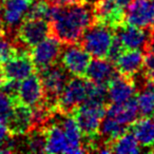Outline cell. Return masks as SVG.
Returning a JSON list of instances; mask_svg holds the SVG:
<instances>
[{
  "mask_svg": "<svg viewBox=\"0 0 154 154\" xmlns=\"http://www.w3.org/2000/svg\"><path fill=\"white\" fill-rule=\"evenodd\" d=\"M134 133L139 146L150 148V151L154 149V116H145L137 118L130 126Z\"/></svg>",
  "mask_w": 154,
  "mask_h": 154,
  "instance_id": "22",
  "label": "cell"
},
{
  "mask_svg": "<svg viewBox=\"0 0 154 154\" xmlns=\"http://www.w3.org/2000/svg\"><path fill=\"white\" fill-rule=\"evenodd\" d=\"M29 50L30 49L22 48L17 52L16 55L2 63L8 79L20 82L36 72V68L34 66Z\"/></svg>",
  "mask_w": 154,
  "mask_h": 154,
  "instance_id": "12",
  "label": "cell"
},
{
  "mask_svg": "<svg viewBox=\"0 0 154 154\" xmlns=\"http://www.w3.org/2000/svg\"><path fill=\"white\" fill-rule=\"evenodd\" d=\"M16 103H17L16 99L0 91V120L1 122L8 124L14 112Z\"/></svg>",
  "mask_w": 154,
  "mask_h": 154,
  "instance_id": "26",
  "label": "cell"
},
{
  "mask_svg": "<svg viewBox=\"0 0 154 154\" xmlns=\"http://www.w3.org/2000/svg\"><path fill=\"white\" fill-rule=\"evenodd\" d=\"M35 0H2L0 14L2 26L7 32L15 34L16 29L23 20L28 10Z\"/></svg>",
  "mask_w": 154,
  "mask_h": 154,
  "instance_id": "10",
  "label": "cell"
},
{
  "mask_svg": "<svg viewBox=\"0 0 154 154\" xmlns=\"http://www.w3.org/2000/svg\"><path fill=\"white\" fill-rule=\"evenodd\" d=\"M114 34V29L94 22L85 31L78 43L93 58H107Z\"/></svg>",
  "mask_w": 154,
  "mask_h": 154,
  "instance_id": "3",
  "label": "cell"
},
{
  "mask_svg": "<svg viewBox=\"0 0 154 154\" xmlns=\"http://www.w3.org/2000/svg\"><path fill=\"white\" fill-rule=\"evenodd\" d=\"M92 56L78 42L63 45L60 55V63L72 76L85 77Z\"/></svg>",
  "mask_w": 154,
  "mask_h": 154,
  "instance_id": "8",
  "label": "cell"
},
{
  "mask_svg": "<svg viewBox=\"0 0 154 154\" xmlns=\"http://www.w3.org/2000/svg\"><path fill=\"white\" fill-rule=\"evenodd\" d=\"M91 7L95 23L108 26L114 30L126 23L125 9L115 0H96Z\"/></svg>",
  "mask_w": 154,
  "mask_h": 154,
  "instance_id": "9",
  "label": "cell"
},
{
  "mask_svg": "<svg viewBox=\"0 0 154 154\" xmlns=\"http://www.w3.org/2000/svg\"><path fill=\"white\" fill-rule=\"evenodd\" d=\"M7 126L13 137L28 134L34 129L32 108L17 103Z\"/></svg>",
  "mask_w": 154,
  "mask_h": 154,
  "instance_id": "18",
  "label": "cell"
},
{
  "mask_svg": "<svg viewBox=\"0 0 154 154\" xmlns=\"http://www.w3.org/2000/svg\"><path fill=\"white\" fill-rule=\"evenodd\" d=\"M50 35V22L39 18H23L15 32L17 41L28 49L41 42Z\"/></svg>",
  "mask_w": 154,
  "mask_h": 154,
  "instance_id": "6",
  "label": "cell"
},
{
  "mask_svg": "<svg viewBox=\"0 0 154 154\" xmlns=\"http://www.w3.org/2000/svg\"><path fill=\"white\" fill-rule=\"evenodd\" d=\"M145 63V53L141 50H124L114 62L119 74L135 77L141 72Z\"/></svg>",
  "mask_w": 154,
  "mask_h": 154,
  "instance_id": "19",
  "label": "cell"
},
{
  "mask_svg": "<svg viewBox=\"0 0 154 154\" xmlns=\"http://www.w3.org/2000/svg\"><path fill=\"white\" fill-rule=\"evenodd\" d=\"M26 135V147L33 153H43L45 149V136L42 128L33 129Z\"/></svg>",
  "mask_w": 154,
  "mask_h": 154,
  "instance_id": "25",
  "label": "cell"
},
{
  "mask_svg": "<svg viewBox=\"0 0 154 154\" xmlns=\"http://www.w3.org/2000/svg\"><path fill=\"white\" fill-rule=\"evenodd\" d=\"M115 34L125 50H141L143 52V48L149 36V29L125 23L115 29Z\"/></svg>",
  "mask_w": 154,
  "mask_h": 154,
  "instance_id": "16",
  "label": "cell"
},
{
  "mask_svg": "<svg viewBox=\"0 0 154 154\" xmlns=\"http://www.w3.org/2000/svg\"><path fill=\"white\" fill-rule=\"evenodd\" d=\"M108 100L110 103H122L134 97L138 91L135 77H128L117 74L110 80L107 86Z\"/></svg>",
  "mask_w": 154,
  "mask_h": 154,
  "instance_id": "13",
  "label": "cell"
},
{
  "mask_svg": "<svg viewBox=\"0 0 154 154\" xmlns=\"http://www.w3.org/2000/svg\"><path fill=\"white\" fill-rule=\"evenodd\" d=\"M59 114V113H58ZM59 124L61 125L64 133H66V139L69 141V145L71 148V153L78 154L87 152L85 147V141L82 138V134L80 132V129L77 125L75 118L71 114H59Z\"/></svg>",
  "mask_w": 154,
  "mask_h": 154,
  "instance_id": "21",
  "label": "cell"
},
{
  "mask_svg": "<svg viewBox=\"0 0 154 154\" xmlns=\"http://www.w3.org/2000/svg\"><path fill=\"white\" fill-rule=\"evenodd\" d=\"M116 74L115 64L108 58H93L87 68L85 78L95 85L108 86Z\"/></svg>",
  "mask_w": 154,
  "mask_h": 154,
  "instance_id": "15",
  "label": "cell"
},
{
  "mask_svg": "<svg viewBox=\"0 0 154 154\" xmlns=\"http://www.w3.org/2000/svg\"><path fill=\"white\" fill-rule=\"evenodd\" d=\"M7 76H5V70H3V66L2 63H0V87L2 86L5 82H7Z\"/></svg>",
  "mask_w": 154,
  "mask_h": 154,
  "instance_id": "30",
  "label": "cell"
},
{
  "mask_svg": "<svg viewBox=\"0 0 154 154\" xmlns=\"http://www.w3.org/2000/svg\"><path fill=\"white\" fill-rule=\"evenodd\" d=\"M45 100V90L37 72L20 80L17 91V103L34 108Z\"/></svg>",
  "mask_w": 154,
  "mask_h": 154,
  "instance_id": "11",
  "label": "cell"
},
{
  "mask_svg": "<svg viewBox=\"0 0 154 154\" xmlns=\"http://www.w3.org/2000/svg\"><path fill=\"white\" fill-rule=\"evenodd\" d=\"M42 130L45 136V153H71L66 133L59 122H49Z\"/></svg>",
  "mask_w": 154,
  "mask_h": 154,
  "instance_id": "17",
  "label": "cell"
},
{
  "mask_svg": "<svg viewBox=\"0 0 154 154\" xmlns=\"http://www.w3.org/2000/svg\"><path fill=\"white\" fill-rule=\"evenodd\" d=\"M111 149L112 153H139L141 151L140 146H139L138 141H137L136 137H135L134 133L132 130L129 129L126 132L122 133L120 136H118L113 143H111Z\"/></svg>",
  "mask_w": 154,
  "mask_h": 154,
  "instance_id": "23",
  "label": "cell"
},
{
  "mask_svg": "<svg viewBox=\"0 0 154 154\" xmlns=\"http://www.w3.org/2000/svg\"><path fill=\"white\" fill-rule=\"evenodd\" d=\"M143 70L146 79L154 84V54H145V63Z\"/></svg>",
  "mask_w": 154,
  "mask_h": 154,
  "instance_id": "27",
  "label": "cell"
},
{
  "mask_svg": "<svg viewBox=\"0 0 154 154\" xmlns=\"http://www.w3.org/2000/svg\"><path fill=\"white\" fill-rule=\"evenodd\" d=\"M125 13L126 23L149 29L154 18V0H132Z\"/></svg>",
  "mask_w": 154,
  "mask_h": 154,
  "instance_id": "14",
  "label": "cell"
},
{
  "mask_svg": "<svg viewBox=\"0 0 154 154\" xmlns=\"http://www.w3.org/2000/svg\"><path fill=\"white\" fill-rule=\"evenodd\" d=\"M62 47L63 43L60 42L53 35H50L45 40L30 48L29 51L36 68V72H40L45 69L58 63L61 55Z\"/></svg>",
  "mask_w": 154,
  "mask_h": 154,
  "instance_id": "7",
  "label": "cell"
},
{
  "mask_svg": "<svg viewBox=\"0 0 154 154\" xmlns=\"http://www.w3.org/2000/svg\"><path fill=\"white\" fill-rule=\"evenodd\" d=\"M49 22L51 35L60 42L76 43L85 31L94 23L92 7L82 1L62 7L55 5Z\"/></svg>",
  "mask_w": 154,
  "mask_h": 154,
  "instance_id": "1",
  "label": "cell"
},
{
  "mask_svg": "<svg viewBox=\"0 0 154 154\" xmlns=\"http://www.w3.org/2000/svg\"><path fill=\"white\" fill-rule=\"evenodd\" d=\"M88 79L85 77L72 76L64 86L61 94L56 101V110L59 114H72L78 106L87 99Z\"/></svg>",
  "mask_w": 154,
  "mask_h": 154,
  "instance_id": "4",
  "label": "cell"
},
{
  "mask_svg": "<svg viewBox=\"0 0 154 154\" xmlns=\"http://www.w3.org/2000/svg\"><path fill=\"white\" fill-rule=\"evenodd\" d=\"M11 136H12V135L10 134L7 124L0 120V143H2L3 140H5V139H8L9 137H11ZM12 137H13V136H12Z\"/></svg>",
  "mask_w": 154,
  "mask_h": 154,
  "instance_id": "28",
  "label": "cell"
},
{
  "mask_svg": "<svg viewBox=\"0 0 154 154\" xmlns=\"http://www.w3.org/2000/svg\"><path fill=\"white\" fill-rule=\"evenodd\" d=\"M80 1L84 3H87V5H92L96 0H80Z\"/></svg>",
  "mask_w": 154,
  "mask_h": 154,
  "instance_id": "32",
  "label": "cell"
},
{
  "mask_svg": "<svg viewBox=\"0 0 154 154\" xmlns=\"http://www.w3.org/2000/svg\"><path fill=\"white\" fill-rule=\"evenodd\" d=\"M106 115L113 117L122 125L131 126L139 115L136 97L134 96L122 103H108Z\"/></svg>",
  "mask_w": 154,
  "mask_h": 154,
  "instance_id": "20",
  "label": "cell"
},
{
  "mask_svg": "<svg viewBox=\"0 0 154 154\" xmlns=\"http://www.w3.org/2000/svg\"><path fill=\"white\" fill-rule=\"evenodd\" d=\"M53 5H58V7H62V5H72L75 2H79L80 0H50Z\"/></svg>",
  "mask_w": 154,
  "mask_h": 154,
  "instance_id": "29",
  "label": "cell"
},
{
  "mask_svg": "<svg viewBox=\"0 0 154 154\" xmlns=\"http://www.w3.org/2000/svg\"><path fill=\"white\" fill-rule=\"evenodd\" d=\"M107 106L103 103L85 101L71 114L80 129L87 152L94 150L95 141L98 138L99 127L106 115Z\"/></svg>",
  "mask_w": 154,
  "mask_h": 154,
  "instance_id": "2",
  "label": "cell"
},
{
  "mask_svg": "<svg viewBox=\"0 0 154 154\" xmlns=\"http://www.w3.org/2000/svg\"><path fill=\"white\" fill-rule=\"evenodd\" d=\"M37 73L42 82L45 103L56 108V101L70 79L71 74L61 66V63H56Z\"/></svg>",
  "mask_w": 154,
  "mask_h": 154,
  "instance_id": "5",
  "label": "cell"
},
{
  "mask_svg": "<svg viewBox=\"0 0 154 154\" xmlns=\"http://www.w3.org/2000/svg\"><path fill=\"white\" fill-rule=\"evenodd\" d=\"M115 1L117 2L118 5H120L122 8H124L125 10H126V8L128 7L131 2H132V0H115Z\"/></svg>",
  "mask_w": 154,
  "mask_h": 154,
  "instance_id": "31",
  "label": "cell"
},
{
  "mask_svg": "<svg viewBox=\"0 0 154 154\" xmlns=\"http://www.w3.org/2000/svg\"><path fill=\"white\" fill-rule=\"evenodd\" d=\"M22 48L26 47L18 42L15 34L7 32L5 29L0 31V63H5V61H8Z\"/></svg>",
  "mask_w": 154,
  "mask_h": 154,
  "instance_id": "24",
  "label": "cell"
},
{
  "mask_svg": "<svg viewBox=\"0 0 154 154\" xmlns=\"http://www.w3.org/2000/svg\"><path fill=\"white\" fill-rule=\"evenodd\" d=\"M3 30V26H2V20H1V14H0V31Z\"/></svg>",
  "mask_w": 154,
  "mask_h": 154,
  "instance_id": "33",
  "label": "cell"
}]
</instances>
